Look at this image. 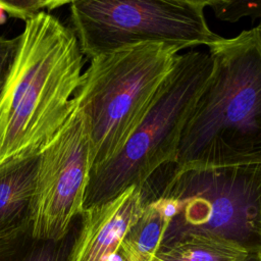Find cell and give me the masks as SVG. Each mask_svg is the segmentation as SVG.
Here are the masks:
<instances>
[{
	"label": "cell",
	"mask_w": 261,
	"mask_h": 261,
	"mask_svg": "<svg viewBox=\"0 0 261 261\" xmlns=\"http://www.w3.org/2000/svg\"><path fill=\"white\" fill-rule=\"evenodd\" d=\"M258 27H259V28H260V30H261V22L259 23V25H258Z\"/></svg>",
	"instance_id": "obj_19"
},
{
	"label": "cell",
	"mask_w": 261,
	"mask_h": 261,
	"mask_svg": "<svg viewBox=\"0 0 261 261\" xmlns=\"http://www.w3.org/2000/svg\"><path fill=\"white\" fill-rule=\"evenodd\" d=\"M211 76L182 129L177 170L261 164V30L209 46Z\"/></svg>",
	"instance_id": "obj_2"
},
{
	"label": "cell",
	"mask_w": 261,
	"mask_h": 261,
	"mask_svg": "<svg viewBox=\"0 0 261 261\" xmlns=\"http://www.w3.org/2000/svg\"><path fill=\"white\" fill-rule=\"evenodd\" d=\"M91 171V146L83 113L75 108L37 157L32 198L31 234L42 241L69 236L84 210Z\"/></svg>",
	"instance_id": "obj_7"
},
{
	"label": "cell",
	"mask_w": 261,
	"mask_h": 261,
	"mask_svg": "<svg viewBox=\"0 0 261 261\" xmlns=\"http://www.w3.org/2000/svg\"><path fill=\"white\" fill-rule=\"evenodd\" d=\"M84 57L56 16L42 11L25 21L0 91V171L37 157L65 124Z\"/></svg>",
	"instance_id": "obj_1"
},
{
	"label": "cell",
	"mask_w": 261,
	"mask_h": 261,
	"mask_svg": "<svg viewBox=\"0 0 261 261\" xmlns=\"http://www.w3.org/2000/svg\"><path fill=\"white\" fill-rule=\"evenodd\" d=\"M208 52L178 54L148 112L122 149L90 171L84 209L108 202L132 186H142L160 167L175 163L182 129L208 83Z\"/></svg>",
	"instance_id": "obj_4"
},
{
	"label": "cell",
	"mask_w": 261,
	"mask_h": 261,
	"mask_svg": "<svg viewBox=\"0 0 261 261\" xmlns=\"http://www.w3.org/2000/svg\"><path fill=\"white\" fill-rule=\"evenodd\" d=\"M72 241H42L25 233L0 240V261H67Z\"/></svg>",
	"instance_id": "obj_12"
},
{
	"label": "cell",
	"mask_w": 261,
	"mask_h": 261,
	"mask_svg": "<svg viewBox=\"0 0 261 261\" xmlns=\"http://www.w3.org/2000/svg\"><path fill=\"white\" fill-rule=\"evenodd\" d=\"M181 49L138 44L90 59L74 94L91 146V170L112 159L148 112Z\"/></svg>",
	"instance_id": "obj_3"
},
{
	"label": "cell",
	"mask_w": 261,
	"mask_h": 261,
	"mask_svg": "<svg viewBox=\"0 0 261 261\" xmlns=\"http://www.w3.org/2000/svg\"><path fill=\"white\" fill-rule=\"evenodd\" d=\"M154 261H161V260H160V259H158V258H156Z\"/></svg>",
	"instance_id": "obj_18"
},
{
	"label": "cell",
	"mask_w": 261,
	"mask_h": 261,
	"mask_svg": "<svg viewBox=\"0 0 261 261\" xmlns=\"http://www.w3.org/2000/svg\"><path fill=\"white\" fill-rule=\"evenodd\" d=\"M5 12L14 18L27 21L38 13L44 11L43 9L53 10L65 4L68 1H54V0H0Z\"/></svg>",
	"instance_id": "obj_14"
},
{
	"label": "cell",
	"mask_w": 261,
	"mask_h": 261,
	"mask_svg": "<svg viewBox=\"0 0 261 261\" xmlns=\"http://www.w3.org/2000/svg\"><path fill=\"white\" fill-rule=\"evenodd\" d=\"M208 0H76L69 18L85 57L138 44L209 47L222 37L205 18Z\"/></svg>",
	"instance_id": "obj_6"
},
{
	"label": "cell",
	"mask_w": 261,
	"mask_h": 261,
	"mask_svg": "<svg viewBox=\"0 0 261 261\" xmlns=\"http://www.w3.org/2000/svg\"><path fill=\"white\" fill-rule=\"evenodd\" d=\"M144 206L142 187L132 186L108 202L84 209L67 261H117L122 240Z\"/></svg>",
	"instance_id": "obj_8"
},
{
	"label": "cell",
	"mask_w": 261,
	"mask_h": 261,
	"mask_svg": "<svg viewBox=\"0 0 261 261\" xmlns=\"http://www.w3.org/2000/svg\"><path fill=\"white\" fill-rule=\"evenodd\" d=\"M174 214L172 200L158 198L147 203L122 240L121 252L126 261H154Z\"/></svg>",
	"instance_id": "obj_10"
},
{
	"label": "cell",
	"mask_w": 261,
	"mask_h": 261,
	"mask_svg": "<svg viewBox=\"0 0 261 261\" xmlns=\"http://www.w3.org/2000/svg\"><path fill=\"white\" fill-rule=\"evenodd\" d=\"M245 261H261V250L251 252Z\"/></svg>",
	"instance_id": "obj_16"
},
{
	"label": "cell",
	"mask_w": 261,
	"mask_h": 261,
	"mask_svg": "<svg viewBox=\"0 0 261 261\" xmlns=\"http://www.w3.org/2000/svg\"><path fill=\"white\" fill-rule=\"evenodd\" d=\"M6 20H7V13L5 12V10L0 2V25L4 24L6 22Z\"/></svg>",
	"instance_id": "obj_17"
},
{
	"label": "cell",
	"mask_w": 261,
	"mask_h": 261,
	"mask_svg": "<svg viewBox=\"0 0 261 261\" xmlns=\"http://www.w3.org/2000/svg\"><path fill=\"white\" fill-rule=\"evenodd\" d=\"M17 46V37L8 39L0 36V91L7 76Z\"/></svg>",
	"instance_id": "obj_15"
},
{
	"label": "cell",
	"mask_w": 261,
	"mask_h": 261,
	"mask_svg": "<svg viewBox=\"0 0 261 261\" xmlns=\"http://www.w3.org/2000/svg\"><path fill=\"white\" fill-rule=\"evenodd\" d=\"M251 252L231 240L190 233L162 246L156 258L161 261H245Z\"/></svg>",
	"instance_id": "obj_11"
},
{
	"label": "cell",
	"mask_w": 261,
	"mask_h": 261,
	"mask_svg": "<svg viewBox=\"0 0 261 261\" xmlns=\"http://www.w3.org/2000/svg\"><path fill=\"white\" fill-rule=\"evenodd\" d=\"M37 157L0 171V240L31 233Z\"/></svg>",
	"instance_id": "obj_9"
},
{
	"label": "cell",
	"mask_w": 261,
	"mask_h": 261,
	"mask_svg": "<svg viewBox=\"0 0 261 261\" xmlns=\"http://www.w3.org/2000/svg\"><path fill=\"white\" fill-rule=\"evenodd\" d=\"M164 172L154 200H172L175 214L162 246L203 233L261 250V164L177 170L171 163Z\"/></svg>",
	"instance_id": "obj_5"
},
{
	"label": "cell",
	"mask_w": 261,
	"mask_h": 261,
	"mask_svg": "<svg viewBox=\"0 0 261 261\" xmlns=\"http://www.w3.org/2000/svg\"><path fill=\"white\" fill-rule=\"evenodd\" d=\"M215 17L222 21L236 22L243 17H250L252 21L261 19V1L208 0V5Z\"/></svg>",
	"instance_id": "obj_13"
}]
</instances>
